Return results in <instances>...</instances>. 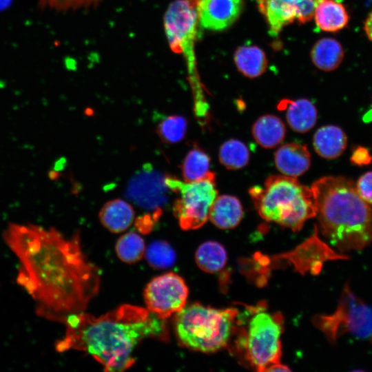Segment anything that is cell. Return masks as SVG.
<instances>
[{"label": "cell", "instance_id": "cell-12", "mask_svg": "<svg viewBox=\"0 0 372 372\" xmlns=\"http://www.w3.org/2000/svg\"><path fill=\"white\" fill-rule=\"evenodd\" d=\"M198 22L210 30H223L232 25L242 10V0H197Z\"/></svg>", "mask_w": 372, "mask_h": 372}, {"label": "cell", "instance_id": "cell-33", "mask_svg": "<svg viewBox=\"0 0 372 372\" xmlns=\"http://www.w3.org/2000/svg\"><path fill=\"white\" fill-rule=\"evenodd\" d=\"M364 30L367 38L372 42V10L364 22Z\"/></svg>", "mask_w": 372, "mask_h": 372}, {"label": "cell", "instance_id": "cell-29", "mask_svg": "<svg viewBox=\"0 0 372 372\" xmlns=\"http://www.w3.org/2000/svg\"><path fill=\"white\" fill-rule=\"evenodd\" d=\"M101 0H39L41 9H53L56 11L75 10L95 6Z\"/></svg>", "mask_w": 372, "mask_h": 372}, {"label": "cell", "instance_id": "cell-32", "mask_svg": "<svg viewBox=\"0 0 372 372\" xmlns=\"http://www.w3.org/2000/svg\"><path fill=\"white\" fill-rule=\"evenodd\" d=\"M350 160L358 166L367 165L372 161V155L366 147L358 146L352 151Z\"/></svg>", "mask_w": 372, "mask_h": 372}, {"label": "cell", "instance_id": "cell-23", "mask_svg": "<svg viewBox=\"0 0 372 372\" xmlns=\"http://www.w3.org/2000/svg\"><path fill=\"white\" fill-rule=\"evenodd\" d=\"M227 252L224 247L216 241H207L201 244L195 254L198 267L207 273H216L226 265Z\"/></svg>", "mask_w": 372, "mask_h": 372}, {"label": "cell", "instance_id": "cell-18", "mask_svg": "<svg viewBox=\"0 0 372 372\" xmlns=\"http://www.w3.org/2000/svg\"><path fill=\"white\" fill-rule=\"evenodd\" d=\"M315 21L322 31L336 32L346 28L349 14L344 5L336 0H322L315 12Z\"/></svg>", "mask_w": 372, "mask_h": 372}, {"label": "cell", "instance_id": "cell-27", "mask_svg": "<svg viewBox=\"0 0 372 372\" xmlns=\"http://www.w3.org/2000/svg\"><path fill=\"white\" fill-rule=\"evenodd\" d=\"M149 265L158 269H167L176 262V254L171 245L163 240L152 242L145 251Z\"/></svg>", "mask_w": 372, "mask_h": 372}, {"label": "cell", "instance_id": "cell-35", "mask_svg": "<svg viewBox=\"0 0 372 372\" xmlns=\"http://www.w3.org/2000/svg\"><path fill=\"white\" fill-rule=\"evenodd\" d=\"M13 0H0V12H3L9 8Z\"/></svg>", "mask_w": 372, "mask_h": 372}, {"label": "cell", "instance_id": "cell-20", "mask_svg": "<svg viewBox=\"0 0 372 372\" xmlns=\"http://www.w3.org/2000/svg\"><path fill=\"white\" fill-rule=\"evenodd\" d=\"M255 141L265 148H273L285 138L286 129L279 117L266 114L259 117L252 127Z\"/></svg>", "mask_w": 372, "mask_h": 372}, {"label": "cell", "instance_id": "cell-17", "mask_svg": "<svg viewBox=\"0 0 372 372\" xmlns=\"http://www.w3.org/2000/svg\"><path fill=\"white\" fill-rule=\"evenodd\" d=\"M347 138L338 126L328 125L319 128L313 138L316 153L322 158L333 159L339 157L345 150Z\"/></svg>", "mask_w": 372, "mask_h": 372}, {"label": "cell", "instance_id": "cell-15", "mask_svg": "<svg viewBox=\"0 0 372 372\" xmlns=\"http://www.w3.org/2000/svg\"><path fill=\"white\" fill-rule=\"evenodd\" d=\"M297 0H256L258 8L269 27L270 34L276 36L296 19Z\"/></svg>", "mask_w": 372, "mask_h": 372}, {"label": "cell", "instance_id": "cell-3", "mask_svg": "<svg viewBox=\"0 0 372 372\" xmlns=\"http://www.w3.org/2000/svg\"><path fill=\"white\" fill-rule=\"evenodd\" d=\"M322 234L340 251H359L372 243V207L353 181L327 176L311 187Z\"/></svg>", "mask_w": 372, "mask_h": 372}, {"label": "cell", "instance_id": "cell-16", "mask_svg": "<svg viewBox=\"0 0 372 372\" xmlns=\"http://www.w3.org/2000/svg\"><path fill=\"white\" fill-rule=\"evenodd\" d=\"M243 216V209L239 199L234 196L221 195L215 198L208 218L217 227L229 229L236 227Z\"/></svg>", "mask_w": 372, "mask_h": 372}, {"label": "cell", "instance_id": "cell-10", "mask_svg": "<svg viewBox=\"0 0 372 372\" xmlns=\"http://www.w3.org/2000/svg\"><path fill=\"white\" fill-rule=\"evenodd\" d=\"M187 297L184 280L173 272L155 277L144 290L147 309L165 320L185 306Z\"/></svg>", "mask_w": 372, "mask_h": 372}, {"label": "cell", "instance_id": "cell-22", "mask_svg": "<svg viewBox=\"0 0 372 372\" xmlns=\"http://www.w3.org/2000/svg\"><path fill=\"white\" fill-rule=\"evenodd\" d=\"M234 61L238 70L249 78L259 76L267 65L265 53L254 45L239 47L235 52Z\"/></svg>", "mask_w": 372, "mask_h": 372}, {"label": "cell", "instance_id": "cell-25", "mask_svg": "<svg viewBox=\"0 0 372 372\" xmlns=\"http://www.w3.org/2000/svg\"><path fill=\"white\" fill-rule=\"evenodd\" d=\"M219 161L229 169H238L246 166L249 160L247 147L240 141L230 139L220 147Z\"/></svg>", "mask_w": 372, "mask_h": 372}, {"label": "cell", "instance_id": "cell-26", "mask_svg": "<svg viewBox=\"0 0 372 372\" xmlns=\"http://www.w3.org/2000/svg\"><path fill=\"white\" fill-rule=\"evenodd\" d=\"M145 251L143 239L135 232L121 236L116 244L118 257L124 262L134 263L139 261Z\"/></svg>", "mask_w": 372, "mask_h": 372}, {"label": "cell", "instance_id": "cell-1", "mask_svg": "<svg viewBox=\"0 0 372 372\" xmlns=\"http://www.w3.org/2000/svg\"><path fill=\"white\" fill-rule=\"evenodd\" d=\"M3 238L21 265L17 282L35 301L39 316L64 323L98 294L101 272L84 254L79 234L66 238L54 228L10 223Z\"/></svg>", "mask_w": 372, "mask_h": 372}, {"label": "cell", "instance_id": "cell-7", "mask_svg": "<svg viewBox=\"0 0 372 372\" xmlns=\"http://www.w3.org/2000/svg\"><path fill=\"white\" fill-rule=\"evenodd\" d=\"M165 181L169 190L180 196L173 205L180 227L184 230L201 227L207 222L210 207L218 195L214 173L210 172L203 179L194 182L165 175Z\"/></svg>", "mask_w": 372, "mask_h": 372}, {"label": "cell", "instance_id": "cell-24", "mask_svg": "<svg viewBox=\"0 0 372 372\" xmlns=\"http://www.w3.org/2000/svg\"><path fill=\"white\" fill-rule=\"evenodd\" d=\"M210 158L198 147L189 151L182 164V174L185 182H194L205 178L209 172Z\"/></svg>", "mask_w": 372, "mask_h": 372}, {"label": "cell", "instance_id": "cell-31", "mask_svg": "<svg viewBox=\"0 0 372 372\" xmlns=\"http://www.w3.org/2000/svg\"><path fill=\"white\" fill-rule=\"evenodd\" d=\"M355 187L360 196L372 205V171L362 174L358 180Z\"/></svg>", "mask_w": 372, "mask_h": 372}, {"label": "cell", "instance_id": "cell-4", "mask_svg": "<svg viewBox=\"0 0 372 372\" xmlns=\"http://www.w3.org/2000/svg\"><path fill=\"white\" fill-rule=\"evenodd\" d=\"M249 193L261 218L294 231L300 230L306 220L316 216L311 188L294 177L270 176L263 187L254 186Z\"/></svg>", "mask_w": 372, "mask_h": 372}, {"label": "cell", "instance_id": "cell-2", "mask_svg": "<svg viewBox=\"0 0 372 372\" xmlns=\"http://www.w3.org/2000/svg\"><path fill=\"white\" fill-rule=\"evenodd\" d=\"M64 337L55 348L85 351L109 372H121L135 362L136 347L145 338L167 342L169 332L165 320L147 309L123 304L96 317L85 311L71 315L64 322Z\"/></svg>", "mask_w": 372, "mask_h": 372}, {"label": "cell", "instance_id": "cell-28", "mask_svg": "<svg viewBox=\"0 0 372 372\" xmlns=\"http://www.w3.org/2000/svg\"><path fill=\"white\" fill-rule=\"evenodd\" d=\"M187 121L179 115L166 116L158 124L156 132L161 139L167 143H176L185 136Z\"/></svg>", "mask_w": 372, "mask_h": 372}, {"label": "cell", "instance_id": "cell-13", "mask_svg": "<svg viewBox=\"0 0 372 372\" xmlns=\"http://www.w3.org/2000/svg\"><path fill=\"white\" fill-rule=\"evenodd\" d=\"M275 165L283 175L297 177L305 173L311 165V155L306 145L289 143L280 146L274 155Z\"/></svg>", "mask_w": 372, "mask_h": 372}, {"label": "cell", "instance_id": "cell-8", "mask_svg": "<svg viewBox=\"0 0 372 372\" xmlns=\"http://www.w3.org/2000/svg\"><path fill=\"white\" fill-rule=\"evenodd\" d=\"M313 323L330 343H334L344 333L367 338L372 336V308L358 297L347 283L335 311L329 315L315 316Z\"/></svg>", "mask_w": 372, "mask_h": 372}, {"label": "cell", "instance_id": "cell-21", "mask_svg": "<svg viewBox=\"0 0 372 372\" xmlns=\"http://www.w3.org/2000/svg\"><path fill=\"white\" fill-rule=\"evenodd\" d=\"M344 56L342 45L333 38H322L318 40L311 51V57L314 65L326 72L338 68Z\"/></svg>", "mask_w": 372, "mask_h": 372}, {"label": "cell", "instance_id": "cell-14", "mask_svg": "<svg viewBox=\"0 0 372 372\" xmlns=\"http://www.w3.org/2000/svg\"><path fill=\"white\" fill-rule=\"evenodd\" d=\"M278 108L286 111V118L289 127L297 132H307L311 130L316 123L317 110L308 99H284L280 102Z\"/></svg>", "mask_w": 372, "mask_h": 372}, {"label": "cell", "instance_id": "cell-11", "mask_svg": "<svg viewBox=\"0 0 372 372\" xmlns=\"http://www.w3.org/2000/svg\"><path fill=\"white\" fill-rule=\"evenodd\" d=\"M165 175L147 163L130 180L127 197L146 210L161 211L160 207L168 201V190Z\"/></svg>", "mask_w": 372, "mask_h": 372}, {"label": "cell", "instance_id": "cell-9", "mask_svg": "<svg viewBox=\"0 0 372 372\" xmlns=\"http://www.w3.org/2000/svg\"><path fill=\"white\" fill-rule=\"evenodd\" d=\"M163 22L171 50L183 56L189 77L198 75L194 53L198 23L197 0L172 1L165 11Z\"/></svg>", "mask_w": 372, "mask_h": 372}, {"label": "cell", "instance_id": "cell-34", "mask_svg": "<svg viewBox=\"0 0 372 372\" xmlns=\"http://www.w3.org/2000/svg\"><path fill=\"white\" fill-rule=\"evenodd\" d=\"M291 370L284 364L281 363L276 364L269 367L267 371H290Z\"/></svg>", "mask_w": 372, "mask_h": 372}, {"label": "cell", "instance_id": "cell-5", "mask_svg": "<svg viewBox=\"0 0 372 372\" xmlns=\"http://www.w3.org/2000/svg\"><path fill=\"white\" fill-rule=\"evenodd\" d=\"M238 310L214 309L194 303L184 307L174 320L180 344L189 349L214 353L225 347L234 333Z\"/></svg>", "mask_w": 372, "mask_h": 372}, {"label": "cell", "instance_id": "cell-19", "mask_svg": "<svg viewBox=\"0 0 372 372\" xmlns=\"http://www.w3.org/2000/svg\"><path fill=\"white\" fill-rule=\"evenodd\" d=\"M99 218L103 226L113 233H120L130 227L134 219L132 206L121 199L106 203L99 212Z\"/></svg>", "mask_w": 372, "mask_h": 372}, {"label": "cell", "instance_id": "cell-6", "mask_svg": "<svg viewBox=\"0 0 372 372\" xmlns=\"http://www.w3.org/2000/svg\"><path fill=\"white\" fill-rule=\"evenodd\" d=\"M242 322L237 346L244 358L260 372L280 363L283 318L280 313L267 311L265 304L246 307L237 317Z\"/></svg>", "mask_w": 372, "mask_h": 372}, {"label": "cell", "instance_id": "cell-30", "mask_svg": "<svg viewBox=\"0 0 372 372\" xmlns=\"http://www.w3.org/2000/svg\"><path fill=\"white\" fill-rule=\"evenodd\" d=\"M322 0H297L295 5L296 19L302 24L311 21L315 15L318 4Z\"/></svg>", "mask_w": 372, "mask_h": 372}]
</instances>
